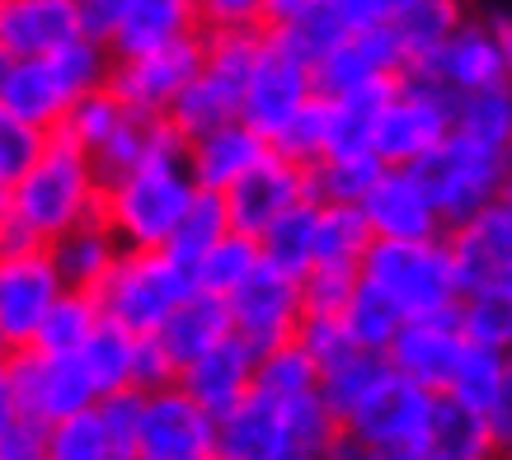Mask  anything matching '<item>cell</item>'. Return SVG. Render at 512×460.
<instances>
[{"instance_id": "1", "label": "cell", "mask_w": 512, "mask_h": 460, "mask_svg": "<svg viewBox=\"0 0 512 460\" xmlns=\"http://www.w3.org/2000/svg\"><path fill=\"white\" fill-rule=\"evenodd\" d=\"M339 451V423L320 390L268 395L254 390L217 418V460H325Z\"/></svg>"}, {"instance_id": "2", "label": "cell", "mask_w": 512, "mask_h": 460, "mask_svg": "<svg viewBox=\"0 0 512 460\" xmlns=\"http://www.w3.org/2000/svg\"><path fill=\"white\" fill-rule=\"evenodd\" d=\"M193 193H198V179L188 169V151L174 146L109 179L99 193V216L118 235V245L160 249L170 240L174 221L188 212Z\"/></svg>"}, {"instance_id": "3", "label": "cell", "mask_w": 512, "mask_h": 460, "mask_svg": "<svg viewBox=\"0 0 512 460\" xmlns=\"http://www.w3.org/2000/svg\"><path fill=\"white\" fill-rule=\"evenodd\" d=\"M99 169L66 132H47L43 151L33 155V165L24 169L10 188V207L24 221L38 245H47L52 235L71 230L85 216H99Z\"/></svg>"}, {"instance_id": "4", "label": "cell", "mask_w": 512, "mask_h": 460, "mask_svg": "<svg viewBox=\"0 0 512 460\" xmlns=\"http://www.w3.org/2000/svg\"><path fill=\"white\" fill-rule=\"evenodd\" d=\"M357 273L367 287L386 296L404 320H423V315H447L461 306V273L451 259L447 230L442 235H423V240H372Z\"/></svg>"}, {"instance_id": "5", "label": "cell", "mask_w": 512, "mask_h": 460, "mask_svg": "<svg viewBox=\"0 0 512 460\" xmlns=\"http://www.w3.org/2000/svg\"><path fill=\"white\" fill-rule=\"evenodd\" d=\"M109 62H113L109 47L80 33V38L62 43L57 52L10 62V76L0 85V104L10 108V113H19L24 123L43 127V132H57L66 108L76 104L85 90L109 80Z\"/></svg>"}, {"instance_id": "6", "label": "cell", "mask_w": 512, "mask_h": 460, "mask_svg": "<svg viewBox=\"0 0 512 460\" xmlns=\"http://www.w3.org/2000/svg\"><path fill=\"white\" fill-rule=\"evenodd\" d=\"M437 390L390 371L357 414L339 428L334 456H372V460H428V428H433Z\"/></svg>"}, {"instance_id": "7", "label": "cell", "mask_w": 512, "mask_h": 460, "mask_svg": "<svg viewBox=\"0 0 512 460\" xmlns=\"http://www.w3.org/2000/svg\"><path fill=\"white\" fill-rule=\"evenodd\" d=\"M188 292H193V273L174 259L170 249L123 245L113 268L99 277L94 301H99V315L118 324V329H127V334H156L165 315Z\"/></svg>"}, {"instance_id": "8", "label": "cell", "mask_w": 512, "mask_h": 460, "mask_svg": "<svg viewBox=\"0 0 512 460\" xmlns=\"http://www.w3.org/2000/svg\"><path fill=\"white\" fill-rule=\"evenodd\" d=\"M508 165H512V155L489 151V146L461 137V132H447L423 160H414V174L428 188L442 226L451 230V226H461V221H470L475 212H484L498 198V184H503Z\"/></svg>"}, {"instance_id": "9", "label": "cell", "mask_w": 512, "mask_h": 460, "mask_svg": "<svg viewBox=\"0 0 512 460\" xmlns=\"http://www.w3.org/2000/svg\"><path fill=\"white\" fill-rule=\"evenodd\" d=\"M451 108H456V99L433 76L404 66L400 80L381 99L372 123V151L381 155V165H414V160H423L451 132Z\"/></svg>"}, {"instance_id": "10", "label": "cell", "mask_w": 512, "mask_h": 460, "mask_svg": "<svg viewBox=\"0 0 512 460\" xmlns=\"http://www.w3.org/2000/svg\"><path fill=\"white\" fill-rule=\"evenodd\" d=\"M315 94V66L301 47L287 38L282 29H268L259 38V52H254V66L245 76V90H240V118H245L254 132L273 137L296 108Z\"/></svg>"}, {"instance_id": "11", "label": "cell", "mask_w": 512, "mask_h": 460, "mask_svg": "<svg viewBox=\"0 0 512 460\" xmlns=\"http://www.w3.org/2000/svg\"><path fill=\"white\" fill-rule=\"evenodd\" d=\"M202 66V33L174 38L160 47H141V52H113L109 62V85L132 113H151L165 118L174 99L184 94V85L198 76Z\"/></svg>"}, {"instance_id": "12", "label": "cell", "mask_w": 512, "mask_h": 460, "mask_svg": "<svg viewBox=\"0 0 512 460\" xmlns=\"http://www.w3.org/2000/svg\"><path fill=\"white\" fill-rule=\"evenodd\" d=\"M226 315H231V334L259 353H273L282 343L296 338V324L306 315L301 301V277L282 273L273 263L259 259V268L226 296Z\"/></svg>"}, {"instance_id": "13", "label": "cell", "mask_w": 512, "mask_h": 460, "mask_svg": "<svg viewBox=\"0 0 512 460\" xmlns=\"http://www.w3.org/2000/svg\"><path fill=\"white\" fill-rule=\"evenodd\" d=\"M137 460H217V418L179 381L141 390Z\"/></svg>"}, {"instance_id": "14", "label": "cell", "mask_w": 512, "mask_h": 460, "mask_svg": "<svg viewBox=\"0 0 512 460\" xmlns=\"http://www.w3.org/2000/svg\"><path fill=\"white\" fill-rule=\"evenodd\" d=\"M66 292L47 245L0 249V338L5 348H29L52 301Z\"/></svg>"}, {"instance_id": "15", "label": "cell", "mask_w": 512, "mask_h": 460, "mask_svg": "<svg viewBox=\"0 0 512 460\" xmlns=\"http://www.w3.org/2000/svg\"><path fill=\"white\" fill-rule=\"evenodd\" d=\"M10 385H15L19 409L38 423H57V418L76 414L85 404L99 399L90 371L80 367L76 353H43V348H15L5 357Z\"/></svg>"}, {"instance_id": "16", "label": "cell", "mask_w": 512, "mask_h": 460, "mask_svg": "<svg viewBox=\"0 0 512 460\" xmlns=\"http://www.w3.org/2000/svg\"><path fill=\"white\" fill-rule=\"evenodd\" d=\"M221 198H226V212H231V226L259 240L282 212H292L296 202L311 198V169L268 146L264 160L245 169Z\"/></svg>"}, {"instance_id": "17", "label": "cell", "mask_w": 512, "mask_h": 460, "mask_svg": "<svg viewBox=\"0 0 512 460\" xmlns=\"http://www.w3.org/2000/svg\"><path fill=\"white\" fill-rule=\"evenodd\" d=\"M357 207H362L376 240H423V235L447 230L414 165H381V174L372 179Z\"/></svg>"}, {"instance_id": "18", "label": "cell", "mask_w": 512, "mask_h": 460, "mask_svg": "<svg viewBox=\"0 0 512 460\" xmlns=\"http://www.w3.org/2000/svg\"><path fill=\"white\" fill-rule=\"evenodd\" d=\"M404 71V52L390 38V29H353L329 47L325 57H315V94L339 99V94L390 85Z\"/></svg>"}, {"instance_id": "19", "label": "cell", "mask_w": 512, "mask_h": 460, "mask_svg": "<svg viewBox=\"0 0 512 460\" xmlns=\"http://www.w3.org/2000/svg\"><path fill=\"white\" fill-rule=\"evenodd\" d=\"M451 259L461 273V287H503L512 292V212H503L498 202H489L484 212L447 230Z\"/></svg>"}, {"instance_id": "20", "label": "cell", "mask_w": 512, "mask_h": 460, "mask_svg": "<svg viewBox=\"0 0 512 460\" xmlns=\"http://www.w3.org/2000/svg\"><path fill=\"white\" fill-rule=\"evenodd\" d=\"M466 353V334L456 324V310L447 315H423V320H404L390 338V367L409 376V381L428 385V390H447L451 371Z\"/></svg>"}, {"instance_id": "21", "label": "cell", "mask_w": 512, "mask_h": 460, "mask_svg": "<svg viewBox=\"0 0 512 460\" xmlns=\"http://www.w3.org/2000/svg\"><path fill=\"white\" fill-rule=\"evenodd\" d=\"M414 71L433 76L451 99L489 90V85H508V80H503V57H498L494 24H475V19H461V24L447 33V43L437 47L428 62L414 66Z\"/></svg>"}, {"instance_id": "22", "label": "cell", "mask_w": 512, "mask_h": 460, "mask_svg": "<svg viewBox=\"0 0 512 460\" xmlns=\"http://www.w3.org/2000/svg\"><path fill=\"white\" fill-rule=\"evenodd\" d=\"M254 362H259L254 348L240 343L235 334H226L179 371V385H184L188 395L198 399L212 418H221V414H231L235 404L249 395V385H254Z\"/></svg>"}, {"instance_id": "23", "label": "cell", "mask_w": 512, "mask_h": 460, "mask_svg": "<svg viewBox=\"0 0 512 460\" xmlns=\"http://www.w3.org/2000/svg\"><path fill=\"white\" fill-rule=\"evenodd\" d=\"M184 151H188V169H193L198 188L226 193L245 169H254L268 155V137L254 132L245 118H231V123H221V127H212V132H202V137L184 141Z\"/></svg>"}, {"instance_id": "24", "label": "cell", "mask_w": 512, "mask_h": 460, "mask_svg": "<svg viewBox=\"0 0 512 460\" xmlns=\"http://www.w3.org/2000/svg\"><path fill=\"white\" fill-rule=\"evenodd\" d=\"M80 38L76 0H0V52L43 57Z\"/></svg>"}, {"instance_id": "25", "label": "cell", "mask_w": 512, "mask_h": 460, "mask_svg": "<svg viewBox=\"0 0 512 460\" xmlns=\"http://www.w3.org/2000/svg\"><path fill=\"white\" fill-rule=\"evenodd\" d=\"M231 334V315H226V301L221 296H212V292H193L179 301V306L165 315V324L156 329V338H160V348L170 353V362H174V371H184L193 357H202L217 338H226ZM179 381V376H174Z\"/></svg>"}, {"instance_id": "26", "label": "cell", "mask_w": 512, "mask_h": 460, "mask_svg": "<svg viewBox=\"0 0 512 460\" xmlns=\"http://www.w3.org/2000/svg\"><path fill=\"white\" fill-rule=\"evenodd\" d=\"M118 249L123 245H118V235L104 226V216H85V221H76L71 230L47 240V254L57 263L62 282L76 287V292H94V287H99V277L113 268Z\"/></svg>"}, {"instance_id": "27", "label": "cell", "mask_w": 512, "mask_h": 460, "mask_svg": "<svg viewBox=\"0 0 512 460\" xmlns=\"http://www.w3.org/2000/svg\"><path fill=\"white\" fill-rule=\"evenodd\" d=\"M390 357L376 353V348H348L343 357L325 362V367H315V390H320V404L329 409L334 423H348L357 414V404L372 395L376 385L390 376Z\"/></svg>"}, {"instance_id": "28", "label": "cell", "mask_w": 512, "mask_h": 460, "mask_svg": "<svg viewBox=\"0 0 512 460\" xmlns=\"http://www.w3.org/2000/svg\"><path fill=\"white\" fill-rule=\"evenodd\" d=\"M461 19H466L461 0H395L386 29H390V38L400 43L404 66H419L447 43V33L456 29Z\"/></svg>"}, {"instance_id": "29", "label": "cell", "mask_w": 512, "mask_h": 460, "mask_svg": "<svg viewBox=\"0 0 512 460\" xmlns=\"http://www.w3.org/2000/svg\"><path fill=\"white\" fill-rule=\"evenodd\" d=\"M202 33L198 0H132L123 24L113 33L109 52H141V47H160L174 38Z\"/></svg>"}, {"instance_id": "30", "label": "cell", "mask_w": 512, "mask_h": 460, "mask_svg": "<svg viewBox=\"0 0 512 460\" xmlns=\"http://www.w3.org/2000/svg\"><path fill=\"white\" fill-rule=\"evenodd\" d=\"M494 451L498 442H494V428H489V414L466 409L461 399L437 390L433 428H428V460H484Z\"/></svg>"}, {"instance_id": "31", "label": "cell", "mask_w": 512, "mask_h": 460, "mask_svg": "<svg viewBox=\"0 0 512 460\" xmlns=\"http://www.w3.org/2000/svg\"><path fill=\"white\" fill-rule=\"evenodd\" d=\"M451 132L480 141L489 151L512 155V85H489V90L461 94L451 108Z\"/></svg>"}, {"instance_id": "32", "label": "cell", "mask_w": 512, "mask_h": 460, "mask_svg": "<svg viewBox=\"0 0 512 460\" xmlns=\"http://www.w3.org/2000/svg\"><path fill=\"white\" fill-rule=\"evenodd\" d=\"M259 259H264V254H259V240L231 226L217 245H212L198 263H193V268H188V273H193V287H198V292H212V296H221V301H226V296H231L235 287H240V282L259 268Z\"/></svg>"}, {"instance_id": "33", "label": "cell", "mask_w": 512, "mask_h": 460, "mask_svg": "<svg viewBox=\"0 0 512 460\" xmlns=\"http://www.w3.org/2000/svg\"><path fill=\"white\" fill-rule=\"evenodd\" d=\"M376 235L357 202H320L315 198V263H362Z\"/></svg>"}, {"instance_id": "34", "label": "cell", "mask_w": 512, "mask_h": 460, "mask_svg": "<svg viewBox=\"0 0 512 460\" xmlns=\"http://www.w3.org/2000/svg\"><path fill=\"white\" fill-rule=\"evenodd\" d=\"M226 230H231L226 198H221V193H207V188H198V193H193V202H188V212L174 221L170 240H165L160 249H170V254L184 263V268H193V263H198L212 245H217Z\"/></svg>"}, {"instance_id": "35", "label": "cell", "mask_w": 512, "mask_h": 460, "mask_svg": "<svg viewBox=\"0 0 512 460\" xmlns=\"http://www.w3.org/2000/svg\"><path fill=\"white\" fill-rule=\"evenodd\" d=\"M99 301H94V292H76V287H66L57 301H52V310L43 315V324H38V334H33L29 348H43V353H80V343L99 329Z\"/></svg>"}, {"instance_id": "36", "label": "cell", "mask_w": 512, "mask_h": 460, "mask_svg": "<svg viewBox=\"0 0 512 460\" xmlns=\"http://www.w3.org/2000/svg\"><path fill=\"white\" fill-rule=\"evenodd\" d=\"M259 254L264 263L282 268V273H306L315 263V198L296 202L292 212H282L273 226L259 235Z\"/></svg>"}, {"instance_id": "37", "label": "cell", "mask_w": 512, "mask_h": 460, "mask_svg": "<svg viewBox=\"0 0 512 460\" xmlns=\"http://www.w3.org/2000/svg\"><path fill=\"white\" fill-rule=\"evenodd\" d=\"M503 376H508V353H494V348H480V343H466V353L451 371V381L442 395L461 399L466 409H480V414H494L498 395H503Z\"/></svg>"}, {"instance_id": "38", "label": "cell", "mask_w": 512, "mask_h": 460, "mask_svg": "<svg viewBox=\"0 0 512 460\" xmlns=\"http://www.w3.org/2000/svg\"><path fill=\"white\" fill-rule=\"evenodd\" d=\"M456 324L466 343L494 348V353H512V292L503 287H475L461 296L456 306Z\"/></svg>"}, {"instance_id": "39", "label": "cell", "mask_w": 512, "mask_h": 460, "mask_svg": "<svg viewBox=\"0 0 512 460\" xmlns=\"http://www.w3.org/2000/svg\"><path fill=\"white\" fill-rule=\"evenodd\" d=\"M311 169V198L320 202H362V193L372 188V179L381 174V155L376 151H339L320 155Z\"/></svg>"}, {"instance_id": "40", "label": "cell", "mask_w": 512, "mask_h": 460, "mask_svg": "<svg viewBox=\"0 0 512 460\" xmlns=\"http://www.w3.org/2000/svg\"><path fill=\"white\" fill-rule=\"evenodd\" d=\"M132 343H137V334H127V329H118L109 320H99V329L80 343L76 357H80V367L90 371L99 395H113V390L132 385Z\"/></svg>"}, {"instance_id": "41", "label": "cell", "mask_w": 512, "mask_h": 460, "mask_svg": "<svg viewBox=\"0 0 512 460\" xmlns=\"http://www.w3.org/2000/svg\"><path fill=\"white\" fill-rule=\"evenodd\" d=\"M123 113H127V104L109 90V85H94V90H85L76 104L66 108V118H62L57 132H66V137L76 141L85 155H94L104 141L113 137V132H118Z\"/></svg>"}, {"instance_id": "42", "label": "cell", "mask_w": 512, "mask_h": 460, "mask_svg": "<svg viewBox=\"0 0 512 460\" xmlns=\"http://www.w3.org/2000/svg\"><path fill=\"white\" fill-rule=\"evenodd\" d=\"M47 460H113L109 428L94 404L47 423Z\"/></svg>"}, {"instance_id": "43", "label": "cell", "mask_w": 512, "mask_h": 460, "mask_svg": "<svg viewBox=\"0 0 512 460\" xmlns=\"http://www.w3.org/2000/svg\"><path fill=\"white\" fill-rule=\"evenodd\" d=\"M339 320H343V329H348V338H353L357 348H376V353H386L390 338H395V329L404 324V315L390 306L376 287L357 282V292L348 296V306L339 310Z\"/></svg>"}, {"instance_id": "44", "label": "cell", "mask_w": 512, "mask_h": 460, "mask_svg": "<svg viewBox=\"0 0 512 460\" xmlns=\"http://www.w3.org/2000/svg\"><path fill=\"white\" fill-rule=\"evenodd\" d=\"M268 146L282 155H292L296 165H315V160L329 151V99L325 94H311V99L268 137Z\"/></svg>"}, {"instance_id": "45", "label": "cell", "mask_w": 512, "mask_h": 460, "mask_svg": "<svg viewBox=\"0 0 512 460\" xmlns=\"http://www.w3.org/2000/svg\"><path fill=\"white\" fill-rule=\"evenodd\" d=\"M357 282H362L357 263L320 259L301 273V301H306V310H315V315H339V310L348 306V296L357 292Z\"/></svg>"}, {"instance_id": "46", "label": "cell", "mask_w": 512, "mask_h": 460, "mask_svg": "<svg viewBox=\"0 0 512 460\" xmlns=\"http://www.w3.org/2000/svg\"><path fill=\"white\" fill-rule=\"evenodd\" d=\"M47 132L43 127L24 123L19 113L0 104V188H15V179L33 165V155L43 151Z\"/></svg>"}, {"instance_id": "47", "label": "cell", "mask_w": 512, "mask_h": 460, "mask_svg": "<svg viewBox=\"0 0 512 460\" xmlns=\"http://www.w3.org/2000/svg\"><path fill=\"white\" fill-rule=\"evenodd\" d=\"M94 409L109 428L113 442V460H137V428H141V390H113V395H99Z\"/></svg>"}, {"instance_id": "48", "label": "cell", "mask_w": 512, "mask_h": 460, "mask_svg": "<svg viewBox=\"0 0 512 460\" xmlns=\"http://www.w3.org/2000/svg\"><path fill=\"white\" fill-rule=\"evenodd\" d=\"M179 371H174L170 353L160 348L156 334H137L132 343V390H160V385H170Z\"/></svg>"}, {"instance_id": "49", "label": "cell", "mask_w": 512, "mask_h": 460, "mask_svg": "<svg viewBox=\"0 0 512 460\" xmlns=\"http://www.w3.org/2000/svg\"><path fill=\"white\" fill-rule=\"evenodd\" d=\"M268 0H198L202 29H264Z\"/></svg>"}, {"instance_id": "50", "label": "cell", "mask_w": 512, "mask_h": 460, "mask_svg": "<svg viewBox=\"0 0 512 460\" xmlns=\"http://www.w3.org/2000/svg\"><path fill=\"white\" fill-rule=\"evenodd\" d=\"M127 5H132V0H76L80 33L109 47L113 33H118V24H123V15H127Z\"/></svg>"}, {"instance_id": "51", "label": "cell", "mask_w": 512, "mask_h": 460, "mask_svg": "<svg viewBox=\"0 0 512 460\" xmlns=\"http://www.w3.org/2000/svg\"><path fill=\"white\" fill-rule=\"evenodd\" d=\"M0 460H47V423L24 414L0 437Z\"/></svg>"}, {"instance_id": "52", "label": "cell", "mask_w": 512, "mask_h": 460, "mask_svg": "<svg viewBox=\"0 0 512 460\" xmlns=\"http://www.w3.org/2000/svg\"><path fill=\"white\" fill-rule=\"evenodd\" d=\"M395 0H325V10L343 29H386Z\"/></svg>"}, {"instance_id": "53", "label": "cell", "mask_w": 512, "mask_h": 460, "mask_svg": "<svg viewBox=\"0 0 512 460\" xmlns=\"http://www.w3.org/2000/svg\"><path fill=\"white\" fill-rule=\"evenodd\" d=\"M489 428H494L498 451H512V353H508V376H503V395H498L494 414H489Z\"/></svg>"}, {"instance_id": "54", "label": "cell", "mask_w": 512, "mask_h": 460, "mask_svg": "<svg viewBox=\"0 0 512 460\" xmlns=\"http://www.w3.org/2000/svg\"><path fill=\"white\" fill-rule=\"evenodd\" d=\"M320 0H268L264 5V24L268 29H287V24H296L301 15H311Z\"/></svg>"}, {"instance_id": "55", "label": "cell", "mask_w": 512, "mask_h": 460, "mask_svg": "<svg viewBox=\"0 0 512 460\" xmlns=\"http://www.w3.org/2000/svg\"><path fill=\"white\" fill-rule=\"evenodd\" d=\"M19 418H24V409H19L15 399V385H10V371H5V362H0V437L15 428Z\"/></svg>"}, {"instance_id": "56", "label": "cell", "mask_w": 512, "mask_h": 460, "mask_svg": "<svg viewBox=\"0 0 512 460\" xmlns=\"http://www.w3.org/2000/svg\"><path fill=\"white\" fill-rule=\"evenodd\" d=\"M494 38H498V57H503V80L512 85V19H494Z\"/></svg>"}, {"instance_id": "57", "label": "cell", "mask_w": 512, "mask_h": 460, "mask_svg": "<svg viewBox=\"0 0 512 460\" xmlns=\"http://www.w3.org/2000/svg\"><path fill=\"white\" fill-rule=\"evenodd\" d=\"M498 207H503V212H512V165H508V174H503V184H498Z\"/></svg>"}, {"instance_id": "58", "label": "cell", "mask_w": 512, "mask_h": 460, "mask_svg": "<svg viewBox=\"0 0 512 460\" xmlns=\"http://www.w3.org/2000/svg\"><path fill=\"white\" fill-rule=\"evenodd\" d=\"M0 362H5V357H0Z\"/></svg>"}, {"instance_id": "59", "label": "cell", "mask_w": 512, "mask_h": 460, "mask_svg": "<svg viewBox=\"0 0 512 460\" xmlns=\"http://www.w3.org/2000/svg\"><path fill=\"white\" fill-rule=\"evenodd\" d=\"M508 456H512V451H508Z\"/></svg>"}]
</instances>
